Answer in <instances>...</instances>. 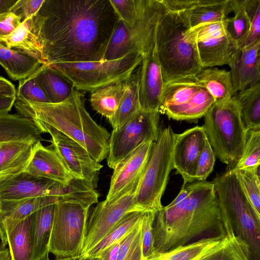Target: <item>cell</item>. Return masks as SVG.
I'll use <instances>...</instances> for the list:
<instances>
[{
  "label": "cell",
  "instance_id": "1",
  "mask_svg": "<svg viewBox=\"0 0 260 260\" xmlns=\"http://www.w3.org/2000/svg\"><path fill=\"white\" fill-rule=\"evenodd\" d=\"M119 20L110 0H44L31 29L42 63L102 61Z\"/></svg>",
  "mask_w": 260,
  "mask_h": 260
},
{
  "label": "cell",
  "instance_id": "2",
  "mask_svg": "<svg viewBox=\"0 0 260 260\" xmlns=\"http://www.w3.org/2000/svg\"><path fill=\"white\" fill-rule=\"evenodd\" d=\"M156 253L203 239L226 236L213 182L182 186L176 198L155 214L153 224Z\"/></svg>",
  "mask_w": 260,
  "mask_h": 260
},
{
  "label": "cell",
  "instance_id": "3",
  "mask_svg": "<svg viewBox=\"0 0 260 260\" xmlns=\"http://www.w3.org/2000/svg\"><path fill=\"white\" fill-rule=\"evenodd\" d=\"M14 106L17 113L40 120L77 142L98 162L107 157L110 134L92 118L85 107L83 94L75 88L61 103H38L16 99Z\"/></svg>",
  "mask_w": 260,
  "mask_h": 260
},
{
  "label": "cell",
  "instance_id": "4",
  "mask_svg": "<svg viewBox=\"0 0 260 260\" xmlns=\"http://www.w3.org/2000/svg\"><path fill=\"white\" fill-rule=\"evenodd\" d=\"M189 29L180 13L157 0L155 41L164 84L195 79L202 69Z\"/></svg>",
  "mask_w": 260,
  "mask_h": 260
},
{
  "label": "cell",
  "instance_id": "5",
  "mask_svg": "<svg viewBox=\"0 0 260 260\" xmlns=\"http://www.w3.org/2000/svg\"><path fill=\"white\" fill-rule=\"evenodd\" d=\"M223 219L249 246L254 260L260 258V216L248 200L236 170L217 174L213 181Z\"/></svg>",
  "mask_w": 260,
  "mask_h": 260
},
{
  "label": "cell",
  "instance_id": "6",
  "mask_svg": "<svg viewBox=\"0 0 260 260\" xmlns=\"http://www.w3.org/2000/svg\"><path fill=\"white\" fill-rule=\"evenodd\" d=\"M157 0L147 3L136 28L139 52L142 57L139 79V102L141 110L159 112L164 86L155 41Z\"/></svg>",
  "mask_w": 260,
  "mask_h": 260
},
{
  "label": "cell",
  "instance_id": "7",
  "mask_svg": "<svg viewBox=\"0 0 260 260\" xmlns=\"http://www.w3.org/2000/svg\"><path fill=\"white\" fill-rule=\"evenodd\" d=\"M175 138V134L171 126L160 131L136 191L131 212L157 213L162 209L161 198L169 174L174 169Z\"/></svg>",
  "mask_w": 260,
  "mask_h": 260
},
{
  "label": "cell",
  "instance_id": "8",
  "mask_svg": "<svg viewBox=\"0 0 260 260\" xmlns=\"http://www.w3.org/2000/svg\"><path fill=\"white\" fill-rule=\"evenodd\" d=\"M203 127L215 156L234 168L242 155L247 131L234 96L211 106L204 116Z\"/></svg>",
  "mask_w": 260,
  "mask_h": 260
},
{
  "label": "cell",
  "instance_id": "9",
  "mask_svg": "<svg viewBox=\"0 0 260 260\" xmlns=\"http://www.w3.org/2000/svg\"><path fill=\"white\" fill-rule=\"evenodd\" d=\"M139 52L118 59L77 62H59L49 66L78 90L93 92L102 87L125 82L141 64Z\"/></svg>",
  "mask_w": 260,
  "mask_h": 260
},
{
  "label": "cell",
  "instance_id": "10",
  "mask_svg": "<svg viewBox=\"0 0 260 260\" xmlns=\"http://www.w3.org/2000/svg\"><path fill=\"white\" fill-rule=\"evenodd\" d=\"M89 211L78 204L57 202L49 244V252L55 258L82 254Z\"/></svg>",
  "mask_w": 260,
  "mask_h": 260
},
{
  "label": "cell",
  "instance_id": "11",
  "mask_svg": "<svg viewBox=\"0 0 260 260\" xmlns=\"http://www.w3.org/2000/svg\"><path fill=\"white\" fill-rule=\"evenodd\" d=\"M159 112L140 110L121 126L113 129L109 139L108 166L114 169L139 147L158 137Z\"/></svg>",
  "mask_w": 260,
  "mask_h": 260
},
{
  "label": "cell",
  "instance_id": "12",
  "mask_svg": "<svg viewBox=\"0 0 260 260\" xmlns=\"http://www.w3.org/2000/svg\"><path fill=\"white\" fill-rule=\"evenodd\" d=\"M226 19L189 29L202 69L230 66L240 50L227 29Z\"/></svg>",
  "mask_w": 260,
  "mask_h": 260
},
{
  "label": "cell",
  "instance_id": "13",
  "mask_svg": "<svg viewBox=\"0 0 260 260\" xmlns=\"http://www.w3.org/2000/svg\"><path fill=\"white\" fill-rule=\"evenodd\" d=\"M42 132L49 134L51 146L66 164L74 178L96 184L103 166L96 161L80 144L55 128L39 120H32Z\"/></svg>",
  "mask_w": 260,
  "mask_h": 260
},
{
  "label": "cell",
  "instance_id": "14",
  "mask_svg": "<svg viewBox=\"0 0 260 260\" xmlns=\"http://www.w3.org/2000/svg\"><path fill=\"white\" fill-rule=\"evenodd\" d=\"M139 182L114 201L109 203L101 201L92 209L89 213L82 254H87L126 213L131 212Z\"/></svg>",
  "mask_w": 260,
  "mask_h": 260
},
{
  "label": "cell",
  "instance_id": "15",
  "mask_svg": "<svg viewBox=\"0 0 260 260\" xmlns=\"http://www.w3.org/2000/svg\"><path fill=\"white\" fill-rule=\"evenodd\" d=\"M154 141H149L136 149L113 169L106 203H111L127 191L140 181Z\"/></svg>",
  "mask_w": 260,
  "mask_h": 260
},
{
  "label": "cell",
  "instance_id": "16",
  "mask_svg": "<svg viewBox=\"0 0 260 260\" xmlns=\"http://www.w3.org/2000/svg\"><path fill=\"white\" fill-rule=\"evenodd\" d=\"M206 139L203 126H196L181 134H175L173 166L182 177V186L195 180L198 161Z\"/></svg>",
  "mask_w": 260,
  "mask_h": 260
},
{
  "label": "cell",
  "instance_id": "17",
  "mask_svg": "<svg viewBox=\"0 0 260 260\" xmlns=\"http://www.w3.org/2000/svg\"><path fill=\"white\" fill-rule=\"evenodd\" d=\"M169 10L180 13L190 29L225 20L232 13V0H164Z\"/></svg>",
  "mask_w": 260,
  "mask_h": 260
},
{
  "label": "cell",
  "instance_id": "18",
  "mask_svg": "<svg viewBox=\"0 0 260 260\" xmlns=\"http://www.w3.org/2000/svg\"><path fill=\"white\" fill-rule=\"evenodd\" d=\"M56 183L23 172L0 180V201L16 202L32 198L51 196Z\"/></svg>",
  "mask_w": 260,
  "mask_h": 260
},
{
  "label": "cell",
  "instance_id": "19",
  "mask_svg": "<svg viewBox=\"0 0 260 260\" xmlns=\"http://www.w3.org/2000/svg\"><path fill=\"white\" fill-rule=\"evenodd\" d=\"M24 172L63 185L68 184L74 178L66 164L51 145L45 146L40 141L35 144Z\"/></svg>",
  "mask_w": 260,
  "mask_h": 260
},
{
  "label": "cell",
  "instance_id": "20",
  "mask_svg": "<svg viewBox=\"0 0 260 260\" xmlns=\"http://www.w3.org/2000/svg\"><path fill=\"white\" fill-rule=\"evenodd\" d=\"M57 202L53 196L32 198L16 202L0 201V236L3 245L6 247L9 236L21 222L42 207Z\"/></svg>",
  "mask_w": 260,
  "mask_h": 260
},
{
  "label": "cell",
  "instance_id": "21",
  "mask_svg": "<svg viewBox=\"0 0 260 260\" xmlns=\"http://www.w3.org/2000/svg\"><path fill=\"white\" fill-rule=\"evenodd\" d=\"M260 40L240 49L229 66L235 94L260 82Z\"/></svg>",
  "mask_w": 260,
  "mask_h": 260
},
{
  "label": "cell",
  "instance_id": "22",
  "mask_svg": "<svg viewBox=\"0 0 260 260\" xmlns=\"http://www.w3.org/2000/svg\"><path fill=\"white\" fill-rule=\"evenodd\" d=\"M43 133L31 119L18 113L0 114V144L12 141L37 143Z\"/></svg>",
  "mask_w": 260,
  "mask_h": 260
},
{
  "label": "cell",
  "instance_id": "23",
  "mask_svg": "<svg viewBox=\"0 0 260 260\" xmlns=\"http://www.w3.org/2000/svg\"><path fill=\"white\" fill-rule=\"evenodd\" d=\"M56 203L43 207L32 214L31 260L49 257V244Z\"/></svg>",
  "mask_w": 260,
  "mask_h": 260
},
{
  "label": "cell",
  "instance_id": "24",
  "mask_svg": "<svg viewBox=\"0 0 260 260\" xmlns=\"http://www.w3.org/2000/svg\"><path fill=\"white\" fill-rule=\"evenodd\" d=\"M35 144L25 141L0 144V180L24 172Z\"/></svg>",
  "mask_w": 260,
  "mask_h": 260
},
{
  "label": "cell",
  "instance_id": "25",
  "mask_svg": "<svg viewBox=\"0 0 260 260\" xmlns=\"http://www.w3.org/2000/svg\"><path fill=\"white\" fill-rule=\"evenodd\" d=\"M225 238L203 239L162 252L155 253L143 260H202L220 248Z\"/></svg>",
  "mask_w": 260,
  "mask_h": 260
},
{
  "label": "cell",
  "instance_id": "26",
  "mask_svg": "<svg viewBox=\"0 0 260 260\" xmlns=\"http://www.w3.org/2000/svg\"><path fill=\"white\" fill-rule=\"evenodd\" d=\"M195 79L211 95L215 104H223L235 95L230 71L216 67L204 68Z\"/></svg>",
  "mask_w": 260,
  "mask_h": 260
},
{
  "label": "cell",
  "instance_id": "27",
  "mask_svg": "<svg viewBox=\"0 0 260 260\" xmlns=\"http://www.w3.org/2000/svg\"><path fill=\"white\" fill-rule=\"evenodd\" d=\"M96 187V184L73 178L66 185L57 182L51 196L57 198L58 202L76 203L90 209L98 202L99 194Z\"/></svg>",
  "mask_w": 260,
  "mask_h": 260
},
{
  "label": "cell",
  "instance_id": "28",
  "mask_svg": "<svg viewBox=\"0 0 260 260\" xmlns=\"http://www.w3.org/2000/svg\"><path fill=\"white\" fill-rule=\"evenodd\" d=\"M42 64L29 54L0 43V64L11 79H25L34 74Z\"/></svg>",
  "mask_w": 260,
  "mask_h": 260
},
{
  "label": "cell",
  "instance_id": "29",
  "mask_svg": "<svg viewBox=\"0 0 260 260\" xmlns=\"http://www.w3.org/2000/svg\"><path fill=\"white\" fill-rule=\"evenodd\" d=\"M34 74L51 103L65 101L74 88L69 81L48 64L42 63Z\"/></svg>",
  "mask_w": 260,
  "mask_h": 260
},
{
  "label": "cell",
  "instance_id": "30",
  "mask_svg": "<svg viewBox=\"0 0 260 260\" xmlns=\"http://www.w3.org/2000/svg\"><path fill=\"white\" fill-rule=\"evenodd\" d=\"M140 70L125 81L126 87L118 109L108 121L113 128H118L141 110L139 102Z\"/></svg>",
  "mask_w": 260,
  "mask_h": 260
},
{
  "label": "cell",
  "instance_id": "31",
  "mask_svg": "<svg viewBox=\"0 0 260 260\" xmlns=\"http://www.w3.org/2000/svg\"><path fill=\"white\" fill-rule=\"evenodd\" d=\"M214 103L213 97L202 87L186 103L167 108L160 114H165L169 118L176 120L196 119L204 116Z\"/></svg>",
  "mask_w": 260,
  "mask_h": 260
},
{
  "label": "cell",
  "instance_id": "32",
  "mask_svg": "<svg viewBox=\"0 0 260 260\" xmlns=\"http://www.w3.org/2000/svg\"><path fill=\"white\" fill-rule=\"evenodd\" d=\"M196 79H185L164 84L159 112L172 107L182 105L188 102L201 89Z\"/></svg>",
  "mask_w": 260,
  "mask_h": 260
},
{
  "label": "cell",
  "instance_id": "33",
  "mask_svg": "<svg viewBox=\"0 0 260 260\" xmlns=\"http://www.w3.org/2000/svg\"><path fill=\"white\" fill-rule=\"evenodd\" d=\"M247 131L260 129V82L234 95Z\"/></svg>",
  "mask_w": 260,
  "mask_h": 260
},
{
  "label": "cell",
  "instance_id": "34",
  "mask_svg": "<svg viewBox=\"0 0 260 260\" xmlns=\"http://www.w3.org/2000/svg\"><path fill=\"white\" fill-rule=\"evenodd\" d=\"M134 52H139L135 30H131L119 20L109 40L103 61L118 59Z\"/></svg>",
  "mask_w": 260,
  "mask_h": 260
},
{
  "label": "cell",
  "instance_id": "35",
  "mask_svg": "<svg viewBox=\"0 0 260 260\" xmlns=\"http://www.w3.org/2000/svg\"><path fill=\"white\" fill-rule=\"evenodd\" d=\"M126 87L125 81L99 88L92 92L90 102L93 109L107 119L118 108Z\"/></svg>",
  "mask_w": 260,
  "mask_h": 260
},
{
  "label": "cell",
  "instance_id": "36",
  "mask_svg": "<svg viewBox=\"0 0 260 260\" xmlns=\"http://www.w3.org/2000/svg\"><path fill=\"white\" fill-rule=\"evenodd\" d=\"M32 17L23 20L9 35L3 38L0 43L9 48L16 49L24 52L41 62V52L31 32Z\"/></svg>",
  "mask_w": 260,
  "mask_h": 260
},
{
  "label": "cell",
  "instance_id": "37",
  "mask_svg": "<svg viewBox=\"0 0 260 260\" xmlns=\"http://www.w3.org/2000/svg\"><path fill=\"white\" fill-rule=\"evenodd\" d=\"M32 215L21 222L8 238L12 260H31Z\"/></svg>",
  "mask_w": 260,
  "mask_h": 260
},
{
  "label": "cell",
  "instance_id": "38",
  "mask_svg": "<svg viewBox=\"0 0 260 260\" xmlns=\"http://www.w3.org/2000/svg\"><path fill=\"white\" fill-rule=\"evenodd\" d=\"M202 260H254L248 245L234 231L226 234L223 245Z\"/></svg>",
  "mask_w": 260,
  "mask_h": 260
},
{
  "label": "cell",
  "instance_id": "39",
  "mask_svg": "<svg viewBox=\"0 0 260 260\" xmlns=\"http://www.w3.org/2000/svg\"><path fill=\"white\" fill-rule=\"evenodd\" d=\"M232 17L226 19L227 29L241 49L248 35L250 21L246 9V0H232Z\"/></svg>",
  "mask_w": 260,
  "mask_h": 260
},
{
  "label": "cell",
  "instance_id": "40",
  "mask_svg": "<svg viewBox=\"0 0 260 260\" xmlns=\"http://www.w3.org/2000/svg\"><path fill=\"white\" fill-rule=\"evenodd\" d=\"M145 213L135 211L126 213L105 237L85 254L96 257L103 249L120 240L133 230Z\"/></svg>",
  "mask_w": 260,
  "mask_h": 260
},
{
  "label": "cell",
  "instance_id": "41",
  "mask_svg": "<svg viewBox=\"0 0 260 260\" xmlns=\"http://www.w3.org/2000/svg\"><path fill=\"white\" fill-rule=\"evenodd\" d=\"M259 165L260 129L248 130L242 155L234 169L259 172Z\"/></svg>",
  "mask_w": 260,
  "mask_h": 260
},
{
  "label": "cell",
  "instance_id": "42",
  "mask_svg": "<svg viewBox=\"0 0 260 260\" xmlns=\"http://www.w3.org/2000/svg\"><path fill=\"white\" fill-rule=\"evenodd\" d=\"M143 217L133 230L121 238L116 260H143Z\"/></svg>",
  "mask_w": 260,
  "mask_h": 260
},
{
  "label": "cell",
  "instance_id": "43",
  "mask_svg": "<svg viewBox=\"0 0 260 260\" xmlns=\"http://www.w3.org/2000/svg\"><path fill=\"white\" fill-rule=\"evenodd\" d=\"M120 20L134 30L142 16L145 0H110Z\"/></svg>",
  "mask_w": 260,
  "mask_h": 260
},
{
  "label": "cell",
  "instance_id": "44",
  "mask_svg": "<svg viewBox=\"0 0 260 260\" xmlns=\"http://www.w3.org/2000/svg\"><path fill=\"white\" fill-rule=\"evenodd\" d=\"M236 171L245 194L256 213L260 216L259 172L244 170Z\"/></svg>",
  "mask_w": 260,
  "mask_h": 260
},
{
  "label": "cell",
  "instance_id": "45",
  "mask_svg": "<svg viewBox=\"0 0 260 260\" xmlns=\"http://www.w3.org/2000/svg\"><path fill=\"white\" fill-rule=\"evenodd\" d=\"M16 99L38 103H50L36 82L34 74L19 81Z\"/></svg>",
  "mask_w": 260,
  "mask_h": 260
},
{
  "label": "cell",
  "instance_id": "46",
  "mask_svg": "<svg viewBox=\"0 0 260 260\" xmlns=\"http://www.w3.org/2000/svg\"><path fill=\"white\" fill-rule=\"evenodd\" d=\"M246 9L250 18V26L242 48L260 40V0H246Z\"/></svg>",
  "mask_w": 260,
  "mask_h": 260
},
{
  "label": "cell",
  "instance_id": "47",
  "mask_svg": "<svg viewBox=\"0 0 260 260\" xmlns=\"http://www.w3.org/2000/svg\"><path fill=\"white\" fill-rule=\"evenodd\" d=\"M215 162V153L207 138L198 161L195 180L205 181L212 172Z\"/></svg>",
  "mask_w": 260,
  "mask_h": 260
},
{
  "label": "cell",
  "instance_id": "48",
  "mask_svg": "<svg viewBox=\"0 0 260 260\" xmlns=\"http://www.w3.org/2000/svg\"><path fill=\"white\" fill-rule=\"evenodd\" d=\"M156 213L145 212L142 220L143 260L156 253L154 246L153 224Z\"/></svg>",
  "mask_w": 260,
  "mask_h": 260
},
{
  "label": "cell",
  "instance_id": "49",
  "mask_svg": "<svg viewBox=\"0 0 260 260\" xmlns=\"http://www.w3.org/2000/svg\"><path fill=\"white\" fill-rule=\"evenodd\" d=\"M44 0H17L10 11L21 18L22 21L33 17L42 6Z\"/></svg>",
  "mask_w": 260,
  "mask_h": 260
},
{
  "label": "cell",
  "instance_id": "50",
  "mask_svg": "<svg viewBox=\"0 0 260 260\" xmlns=\"http://www.w3.org/2000/svg\"><path fill=\"white\" fill-rule=\"evenodd\" d=\"M22 19L15 13L8 12L0 14V42L9 35L21 23Z\"/></svg>",
  "mask_w": 260,
  "mask_h": 260
},
{
  "label": "cell",
  "instance_id": "51",
  "mask_svg": "<svg viewBox=\"0 0 260 260\" xmlns=\"http://www.w3.org/2000/svg\"><path fill=\"white\" fill-rule=\"evenodd\" d=\"M121 239L103 249L96 257L101 260H116Z\"/></svg>",
  "mask_w": 260,
  "mask_h": 260
},
{
  "label": "cell",
  "instance_id": "52",
  "mask_svg": "<svg viewBox=\"0 0 260 260\" xmlns=\"http://www.w3.org/2000/svg\"><path fill=\"white\" fill-rule=\"evenodd\" d=\"M16 96L0 98V114L8 113L14 106Z\"/></svg>",
  "mask_w": 260,
  "mask_h": 260
},
{
  "label": "cell",
  "instance_id": "53",
  "mask_svg": "<svg viewBox=\"0 0 260 260\" xmlns=\"http://www.w3.org/2000/svg\"><path fill=\"white\" fill-rule=\"evenodd\" d=\"M17 0H0V14L10 12Z\"/></svg>",
  "mask_w": 260,
  "mask_h": 260
},
{
  "label": "cell",
  "instance_id": "54",
  "mask_svg": "<svg viewBox=\"0 0 260 260\" xmlns=\"http://www.w3.org/2000/svg\"><path fill=\"white\" fill-rule=\"evenodd\" d=\"M53 260H101L99 257H93L87 254H81L80 255L65 258H55Z\"/></svg>",
  "mask_w": 260,
  "mask_h": 260
},
{
  "label": "cell",
  "instance_id": "55",
  "mask_svg": "<svg viewBox=\"0 0 260 260\" xmlns=\"http://www.w3.org/2000/svg\"><path fill=\"white\" fill-rule=\"evenodd\" d=\"M0 89H15L14 84L2 76H0Z\"/></svg>",
  "mask_w": 260,
  "mask_h": 260
},
{
  "label": "cell",
  "instance_id": "56",
  "mask_svg": "<svg viewBox=\"0 0 260 260\" xmlns=\"http://www.w3.org/2000/svg\"><path fill=\"white\" fill-rule=\"evenodd\" d=\"M16 96V89H0V98Z\"/></svg>",
  "mask_w": 260,
  "mask_h": 260
},
{
  "label": "cell",
  "instance_id": "57",
  "mask_svg": "<svg viewBox=\"0 0 260 260\" xmlns=\"http://www.w3.org/2000/svg\"><path fill=\"white\" fill-rule=\"evenodd\" d=\"M0 260H12L8 248L0 252Z\"/></svg>",
  "mask_w": 260,
  "mask_h": 260
},
{
  "label": "cell",
  "instance_id": "58",
  "mask_svg": "<svg viewBox=\"0 0 260 260\" xmlns=\"http://www.w3.org/2000/svg\"><path fill=\"white\" fill-rule=\"evenodd\" d=\"M6 247H5L2 242V240L0 236V252L5 250L6 249Z\"/></svg>",
  "mask_w": 260,
  "mask_h": 260
},
{
  "label": "cell",
  "instance_id": "59",
  "mask_svg": "<svg viewBox=\"0 0 260 260\" xmlns=\"http://www.w3.org/2000/svg\"><path fill=\"white\" fill-rule=\"evenodd\" d=\"M40 260H50V259L49 258V257H45V258H44L43 259H41Z\"/></svg>",
  "mask_w": 260,
  "mask_h": 260
}]
</instances>
